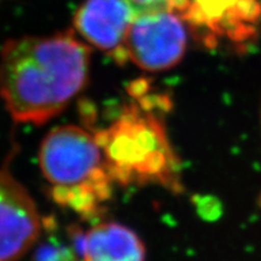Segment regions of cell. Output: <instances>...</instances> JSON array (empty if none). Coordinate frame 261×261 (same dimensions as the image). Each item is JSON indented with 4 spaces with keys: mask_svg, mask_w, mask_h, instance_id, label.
I'll return each instance as SVG.
<instances>
[{
    "mask_svg": "<svg viewBox=\"0 0 261 261\" xmlns=\"http://www.w3.org/2000/svg\"><path fill=\"white\" fill-rule=\"evenodd\" d=\"M41 231L38 208L21 182L0 169V261H17Z\"/></svg>",
    "mask_w": 261,
    "mask_h": 261,
    "instance_id": "8992f818",
    "label": "cell"
},
{
    "mask_svg": "<svg viewBox=\"0 0 261 261\" xmlns=\"http://www.w3.org/2000/svg\"><path fill=\"white\" fill-rule=\"evenodd\" d=\"M133 18L127 0H86L74 16V25L85 40L120 61L127 58L123 44Z\"/></svg>",
    "mask_w": 261,
    "mask_h": 261,
    "instance_id": "52a82bcc",
    "label": "cell"
},
{
    "mask_svg": "<svg viewBox=\"0 0 261 261\" xmlns=\"http://www.w3.org/2000/svg\"><path fill=\"white\" fill-rule=\"evenodd\" d=\"M133 8L139 9L138 12L167 8V0H127Z\"/></svg>",
    "mask_w": 261,
    "mask_h": 261,
    "instance_id": "9c48e42d",
    "label": "cell"
},
{
    "mask_svg": "<svg viewBox=\"0 0 261 261\" xmlns=\"http://www.w3.org/2000/svg\"><path fill=\"white\" fill-rule=\"evenodd\" d=\"M39 167L55 201L79 214H96L112 195L114 181L96 135L80 126L63 125L47 133L39 149Z\"/></svg>",
    "mask_w": 261,
    "mask_h": 261,
    "instance_id": "3957f363",
    "label": "cell"
},
{
    "mask_svg": "<svg viewBox=\"0 0 261 261\" xmlns=\"http://www.w3.org/2000/svg\"><path fill=\"white\" fill-rule=\"evenodd\" d=\"M187 45L184 19L166 8L138 12L129 25L123 47L127 58L140 69L162 71L182 60Z\"/></svg>",
    "mask_w": 261,
    "mask_h": 261,
    "instance_id": "277c9868",
    "label": "cell"
},
{
    "mask_svg": "<svg viewBox=\"0 0 261 261\" xmlns=\"http://www.w3.org/2000/svg\"><path fill=\"white\" fill-rule=\"evenodd\" d=\"M137 98L112 125L96 133L107 171L120 185L155 184L180 191V162L155 112L165 98L159 97L155 104L149 96Z\"/></svg>",
    "mask_w": 261,
    "mask_h": 261,
    "instance_id": "7a4b0ae2",
    "label": "cell"
},
{
    "mask_svg": "<svg viewBox=\"0 0 261 261\" xmlns=\"http://www.w3.org/2000/svg\"><path fill=\"white\" fill-rule=\"evenodd\" d=\"M91 48L73 31L10 39L0 52V97L16 122L42 125L86 86Z\"/></svg>",
    "mask_w": 261,
    "mask_h": 261,
    "instance_id": "6da1fadb",
    "label": "cell"
},
{
    "mask_svg": "<svg viewBox=\"0 0 261 261\" xmlns=\"http://www.w3.org/2000/svg\"><path fill=\"white\" fill-rule=\"evenodd\" d=\"M145 256L138 234L119 223L94 225L83 241L84 261H145Z\"/></svg>",
    "mask_w": 261,
    "mask_h": 261,
    "instance_id": "ba28073f",
    "label": "cell"
},
{
    "mask_svg": "<svg viewBox=\"0 0 261 261\" xmlns=\"http://www.w3.org/2000/svg\"><path fill=\"white\" fill-rule=\"evenodd\" d=\"M167 8L210 47L223 35L238 44L249 40L261 18L260 0H167Z\"/></svg>",
    "mask_w": 261,
    "mask_h": 261,
    "instance_id": "5b68a950",
    "label": "cell"
}]
</instances>
